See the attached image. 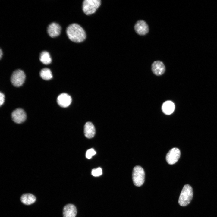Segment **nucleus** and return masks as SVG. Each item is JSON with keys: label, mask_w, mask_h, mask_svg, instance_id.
I'll list each match as a JSON object with an SVG mask.
<instances>
[{"label": "nucleus", "mask_w": 217, "mask_h": 217, "mask_svg": "<svg viewBox=\"0 0 217 217\" xmlns=\"http://www.w3.org/2000/svg\"><path fill=\"white\" fill-rule=\"evenodd\" d=\"M72 99L71 96L65 93L59 95L57 98V102L58 105L63 108L68 106L71 104Z\"/></svg>", "instance_id": "10"}, {"label": "nucleus", "mask_w": 217, "mask_h": 217, "mask_svg": "<svg viewBox=\"0 0 217 217\" xmlns=\"http://www.w3.org/2000/svg\"><path fill=\"white\" fill-rule=\"evenodd\" d=\"M193 196V189L191 186L188 184L183 187L180 195L178 202L182 206H185L189 204Z\"/></svg>", "instance_id": "2"}, {"label": "nucleus", "mask_w": 217, "mask_h": 217, "mask_svg": "<svg viewBox=\"0 0 217 217\" xmlns=\"http://www.w3.org/2000/svg\"><path fill=\"white\" fill-rule=\"evenodd\" d=\"M101 4L100 0H84L83 3V10L87 15L92 14L96 11Z\"/></svg>", "instance_id": "3"}, {"label": "nucleus", "mask_w": 217, "mask_h": 217, "mask_svg": "<svg viewBox=\"0 0 217 217\" xmlns=\"http://www.w3.org/2000/svg\"><path fill=\"white\" fill-rule=\"evenodd\" d=\"M25 79V75L24 72L20 69H17L13 73L11 78L12 84L16 87L22 86Z\"/></svg>", "instance_id": "5"}, {"label": "nucleus", "mask_w": 217, "mask_h": 217, "mask_svg": "<svg viewBox=\"0 0 217 217\" xmlns=\"http://www.w3.org/2000/svg\"><path fill=\"white\" fill-rule=\"evenodd\" d=\"M41 77L43 80H49L52 77V75L51 70L47 68H44L40 72Z\"/></svg>", "instance_id": "17"}, {"label": "nucleus", "mask_w": 217, "mask_h": 217, "mask_svg": "<svg viewBox=\"0 0 217 217\" xmlns=\"http://www.w3.org/2000/svg\"><path fill=\"white\" fill-rule=\"evenodd\" d=\"M136 33L140 35H144L149 31V28L146 23L143 20H140L136 23L134 27Z\"/></svg>", "instance_id": "8"}, {"label": "nucleus", "mask_w": 217, "mask_h": 217, "mask_svg": "<svg viewBox=\"0 0 217 217\" xmlns=\"http://www.w3.org/2000/svg\"><path fill=\"white\" fill-rule=\"evenodd\" d=\"M61 29V27L58 23L55 22H52L48 26L47 31L50 36L54 37L59 35Z\"/></svg>", "instance_id": "9"}, {"label": "nucleus", "mask_w": 217, "mask_h": 217, "mask_svg": "<svg viewBox=\"0 0 217 217\" xmlns=\"http://www.w3.org/2000/svg\"><path fill=\"white\" fill-rule=\"evenodd\" d=\"M2 51L1 49L0 48V58L2 57Z\"/></svg>", "instance_id": "21"}, {"label": "nucleus", "mask_w": 217, "mask_h": 217, "mask_svg": "<svg viewBox=\"0 0 217 217\" xmlns=\"http://www.w3.org/2000/svg\"><path fill=\"white\" fill-rule=\"evenodd\" d=\"M39 60L42 63L45 64H49L52 61L49 53L46 51H43L40 53Z\"/></svg>", "instance_id": "16"}, {"label": "nucleus", "mask_w": 217, "mask_h": 217, "mask_svg": "<svg viewBox=\"0 0 217 217\" xmlns=\"http://www.w3.org/2000/svg\"><path fill=\"white\" fill-rule=\"evenodd\" d=\"M132 180L134 185L140 187L143 184L145 180V172L143 168L140 166H136L133 168Z\"/></svg>", "instance_id": "4"}, {"label": "nucleus", "mask_w": 217, "mask_h": 217, "mask_svg": "<svg viewBox=\"0 0 217 217\" xmlns=\"http://www.w3.org/2000/svg\"><path fill=\"white\" fill-rule=\"evenodd\" d=\"M152 70L156 75L159 76L163 74L165 71V67L163 63L160 61H154L152 65Z\"/></svg>", "instance_id": "12"}, {"label": "nucleus", "mask_w": 217, "mask_h": 217, "mask_svg": "<svg viewBox=\"0 0 217 217\" xmlns=\"http://www.w3.org/2000/svg\"><path fill=\"white\" fill-rule=\"evenodd\" d=\"M5 101V96L2 93H0V105L1 106L2 105Z\"/></svg>", "instance_id": "20"}, {"label": "nucleus", "mask_w": 217, "mask_h": 217, "mask_svg": "<svg viewBox=\"0 0 217 217\" xmlns=\"http://www.w3.org/2000/svg\"><path fill=\"white\" fill-rule=\"evenodd\" d=\"M181 155L179 149L177 148H173L170 149L166 154V159L167 163L172 165L178 160Z\"/></svg>", "instance_id": "6"}, {"label": "nucleus", "mask_w": 217, "mask_h": 217, "mask_svg": "<svg viewBox=\"0 0 217 217\" xmlns=\"http://www.w3.org/2000/svg\"><path fill=\"white\" fill-rule=\"evenodd\" d=\"M77 214V208L76 206L72 204H67L63 208V217H75Z\"/></svg>", "instance_id": "11"}, {"label": "nucleus", "mask_w": 217, "mask_h": 217, "mask_svg": "<svg viewBox=\"0 0 217 217\" xmlns=\"http://www.w3.org/2000/svg\"><path fill=\"white\" fill-rule=\"evenodd\" d=\"M175 108L174 103L171 101H167L165 102L162 106V110L163 112L167 115L172 114Z\"/></svg>", "instance_id": "14"}, {"label": "nucleus", "mask_w": 217, "mask_h": 217, "mask_svg": "<svg viewBox=\"0 0 217 217\" xmlns=\"http://www.w3.org/2000/svg\"><path fill=\"white\" fill-rule=\"evenodd\" d=\"M36 199V197L34 195L30 193L23 194L20 197L22 203L26 205H30L33 203Z\"/></svg>", "instance_id": "15"}, {"label": "nucleus", "mask_w": 217, "mask_h": 217, "mask_svg": "<svg viewBox=\"0 0 217 217\" xmlns=\"http://www.w3.org/2000/svg\"><path fill=\"white\" fill-rule=\"evenodd\" d=\"M11 118L14 122L17 124H20L25 121L26 115L23 109L18 108L13 112L11 114Z\"/></svg>", "instance_id": "7"}, {"label": "nucleus", "mask_w": 217, "mask_h": 217, "mask_svg": "<svg viewBox=\"0 0 217 217\" xmlns=\"http://www.w3.org/2000/svg\"><path fill=\"white\" fill-rule=\"evenodd\" d=\"M84 132L85 136L86 138L89 139L93 138L96 132L94 125L91 122H86L84 126Z\"/></svg>", "instance_id": "13"}, {"label": "nucleus", "mask_w": 217, "mask_h": 217, "mask_svg": "<svg viewBox=\"0 0 217 217\" xmlns=\"http://www.w3.org/2000/svg\"><path fill=\"white\" fill-rule=\"evenodd\" d=\"M96 153V152L93 149H88L86 152V157L88 159H90L93 156L95 155Z\"/></svg>", "instance_id": "19"}, {"label": "nucleus", "mask_w": 217, "mask_h": 217, "mask_svg": "<svg viewBox=\"0 0 217 217\" xmlns=\"http://www.w3.org/2000/svg\"><path fill=\"white\" fill-rule=\"evenodd\" d=\"M66 33L69 39L76 43L82 42L86 37L83 29L80 25L75 23L71 24L68 27Z\"/></svg>", "instance_id": "1"}, {"label": "nucleus", "mask_w": 217, "mask_h": 217, "mask_svg": "<svg viewBox=\"0 0 217 217\" xmlns=\"http://www.w3.org/2000/svg\"><path fill=\"white\" fill-rule=\"evenodd\" d=\"M92 175L95 177H98L100 176L102 174V168L100 167L93 169L91 172Z\"/></svg>", "instance_id": "18"}]
</instances>
